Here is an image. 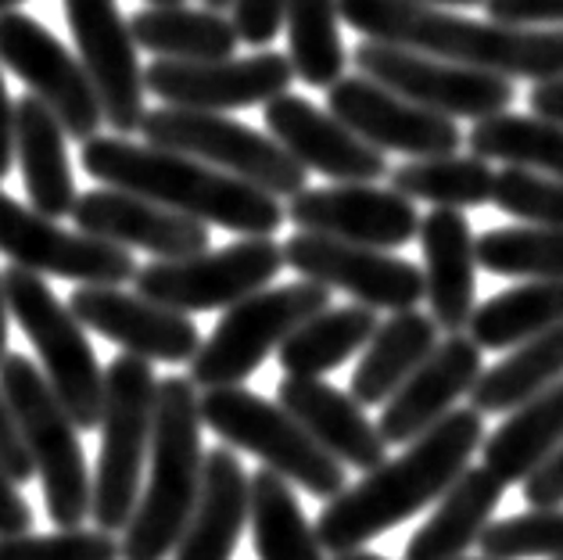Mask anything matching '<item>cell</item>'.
Returning a JSON list of instances; mask_svg holds the SVG:
<instances>
[{"label":"cell","instance_id":"6da1fadb","mask_svg":"<svg viewBox=\"0 0 563 560\" xmlns=\"http://www.w3.org/2000/svg\"><path fill=\"white\" fill-rule=\"evenodd\" d=\"M481 442H485V417L477 409H452L395 460H384L380 468L366 471L363 482L327 499L316 517V539L327 553L338 557L388 536L395 525L442 499L445 488L471 468Z\"/></svg>","mask_w":563,"mask_h":560},{"label":"cell","instance_id":"7a4b0ae2","mask_svg":"<svg viewBox=\"0 0 563 560\" xmlns=\"http://www.w3.org/2000/svg\"><path fill=\"white\" fill-rule=\"evenodd\" d=\"M338 11L341 22L374 44L420 51L503 79L545 84L563 76V25L474 22L417 0H338Z\"/></svg>","mask_w":563,"mask_h":560},{"label":"cell","instance_id":"3957f363","mask_svg":"<svg viewBox=\"0 0 563 560\" xmlns=\"http://www.w3.org/2000/svg\"><path fill=\"white\" fill-rule=\"evenodd\" d=\"M79 166L104 187L130 190L205 227L212 223L244 238H273L287 220L280 198L266 195L263 187L169 147L126 141L119 133H98L79 144Z\"/></svg>","mask_w":563,"mask_h":560},{"label":"cell","instance_id":"277c9868","mask_svg":"<svg viewBox=\"0 0 563 560\" xmlns=\"http://www.w3.org/2000/svg\"><path fill=\"white\" fill-rule=\"evenodd\" d=\"M201 395L190 377L158 381L155 431L147 453V485L130 525L122 528V560H169L201 488Z\"/></svg>","mask_w":563,"mask_h":560},{"label":"cell","instance_id":"5b68a950","mask_svg":"<svg viewBox=\"0 0 563 560\" xmlns=\"http://www.w3.org/2000/svg\"><path fill=\"white\" fill-rule=\"evenodd\" d=\"M0 392H4L22 442L30 449L33 471L44 482L47 517L58 528H84L90 517L93 477L87 471L73 417L51 392L44 371L22 352H8L0 360Z\"/></svg>","mask_w":563,"mask_h":560},{"label":"cell","instance_id":"8992f818","mask_svg":"<svg viewBox=\"0 0 563 560\" xmlns=\"http://www.w3.org/2000/svg\"><path fill=\"white\" fill-rule=\"evenodd\" d=\"M158 377L151 363L122 352L104 366L101 403V453L93 471L90 517L101 531H122L130 525L144 485V463L155 431Z\"/></svg>","mask_w":563,"mask_h":560},{"label":"cell","instance_id":"52a82bcc","mask_svg":"<svg viewBox=\"0 0 563 560\" xmlns=\"http://www.w3.org/2000/svg\"><path fill=\"white\" fill-rule=\"evenodd\" d=\"M4 284L8 312L33 341L40 371H44L51 392L58 395L65 414L73 417L79 431L101 425L104 403V371L98 352L87 341V327L76 320V312L51 292V284L22 266H8L0 273Z\"/></svg>","mask_w":563,"mask_h":560},{"label":"cell","instance_id":"ba28073f","mask_svg":"<svg viewBox=\"0 0 563 560\" xmlns=\"http://www.w3.org/2000/svg\"><path fill=\"white\" fill-rule=\"evenodd\" d=\"M201 425L212 428L230 449H244L316 499H334L349 488L345 463H338L312 435L287 414L241 385L209 388L201 395Z\"/></svg>","mask_w":563,"mask_h":560},{"label":"cell","instance_id":"9c48e42d","mask_svg":"<svg viewBox=\"0 0 563 560\" xmlns=\"http://www.w3.org/2000/svg\"><path fill=\"white\" fill-rule=\"evenodd\" d=\"M331 306V288L316 281H295L280 288H263L219 317L216 331L201 341L190 360V381L195 388H230L249 381L287 334L301 327L316 312Z\"/></svg>","mask_w":563,"mask_h":560},{"label":"cell","instance_id":"30bf717a","mask_svg":"<svg viewBox=\"0 0 563 560\" xmlns=\"http://www.w3.org/2000/svg\"><path fill=\"white\" fill-rule=\"evenodd\" d=\"M141 133L147 144L169 147L216 166L238 180H249L263 187L273 198H295L306 190V169L273 141L244 122L230 119L223 112H195V108H151L141 122Z\"/></svg>","mask_w":563,"mask_h":560},{"label":"cell","instance_id":"8fae6325","mask_svg":"<svg viewBox=\"0 0 563 560\" xmlns=\"http://www.w3.org/2000/svg\"><path fill=\"white\" fill-rule=\"evenodd\" d=\"M284 270V244L273 238H241L219 252L190 259H155L136 270V292L176 312L230 309L263 292Z\"/></svg>","mask_w":563,"mask_h":560},{"label":"cell","instance_id":"7c38bea8","mask_svg":"<svg viewBox=\"0 0 563 560\" xmlns=\"http://www.w3.org/2000/svg\"><path fill=\"white\" fill-rule=\"evenodd\" d=\"M352 62L360 68V76L445 119H488L506 112L517 98L514 84L503 76L452 65L420 51L374 44V40L355 47Z\"/></svg>","mask_w":563,"mask_h":560},{"label":"cell","instance_id":"4fadbf2b","mask_svg":"<svg viewBox=\"0 0 563 560\" xmlns=\"http://www.w3.org/2000/svg\"><path fill=\"white\" fill-rule=\"evenodd\" d=\"M0 65L22 79L25 94L51 108L65 136L79 144L98 136L104 116L87 68L40 19L0 11Z\"/></svg>","mask_w":563,"mask_h":560},{"label":"cell","instance_id":"5bb4252c","mask_svg":"<svg viewBox=\"0 0 563 560\" xmlns=\"http://www.w3.org/2000/svg\"><path fill=\"white\" fill-rule=\"evenodd\" d=\"M0 255L40 277H62L76 284H126L136 263L126 249L90 238L84 230H65L58 220L30 209L0 190Z\"/></svg>","mask_w":563,"mask_h":560},{"label":"cell","instance_id":"9a60e30c","mask_svg":"<svg viewBox=\"0 0 563 560\" xmlns=\"http://www.w3.org/2000/svg\"><path fill=\"white\" fill-rule=\"evenodd\" d=\"M68 30L76 40V58L87 68L101 116L119 136L141 133L144 108V65L136 58V40L122 19L119 0H62Z\"/></svg>","mask_w":563,"mask_h":560},{"label":"cell","instance_id":"2e32d148","mask_svg":"<svg viewBox=\"0 0 563 560\" xmlns=\"http://www.w3.org/2000/svg\"><path fill=\"white\" fill-rule=\"evenodd\" d=\"M284 263L301 273V281H316L331 292L338 288L369 309L402 312L423 303V270L366 244L298 230L284 244Z\"/></svg>","mask_w":563,"mask_h":560},{"label":"cell","instance_id":"e0dca14e","mask_svg":"<svg viewBox=\"0 0 563 560\" xmlns=\"http://www.w3.org/2000/svg\"><path fill=\"white\" fill-rule=\"evenodd\" d=\"M295 68L287 54L258 51L249 58L216 62H166L155 58L144 68V87L169 108L195 112H233V108L269 105L287 94Z\"/></svg>","mask_w":563,"mask_h":560},{"label":"cell","instance_id":"ac0fdd59","mask_svg":"<svg viewBox=\"0 0 563 560\" xmlns=\"http://www.w3.org/2000/svg\"><path fill=\"white\" fill-rule=\"evenodd\" d=\"M327 112L374 144L377 152H398L406 158H438L456 155L463 133L456 119L428 112L413 101L398 98L395 90L374 84L366 76H341L327 87Z\"/></svg>","mask_w":563,"mask_h":560},{"label":"cell","instance_id":"d6986e66","mask_svg":"<svg viewBox=\"0 0 563 560\" xmlns=\"http://www.w3.org/2000/svg\"><path fill=\"white\" fill-rule=\"evenodd\" d=\"M68 309L87 331L147 363H190L201 349V331L187 312L166 309L115 284H79L68 295Z\"/></svg>","mask_w":563,"mask_h":560},{"label":"cell","instance_id":"ffe728a7","mask_svg":"<svg viewBox=\"0 0 563 560\" xmlns=\"http://www.w3.org/2000/svg\"><path fill=\"white\" fill-rule=\"evenodd\" d=\"M287 220L306 234H323L366 249H402L417 238L420 212L406 195L377 184L306 187L287 201Z\"/></svg>","mask_w":563,"mask_h":560},{"label":"cell","instance_id":"44dd1931","mask_svg":"<svg viewBox=\"0 0 563 560\" xmlns=\"http://www.w3.org/2000/svg\"><path fill=\"white\" fill-rule=\"evenodd\" d=\"M266 130L306 173L331 176L338 184H377L391 166L384 152L355 136L327 108H316L298 94H280L266 105Z\"/></svg>","mask_w":563,"mask_h":560},{"label":"cell","instance_id":"7402d4cb","mask_svg":"<svg viewBox=\"0 0 563 560\" xmlns=\"http://www.w3.org/2000/svg\"><path fill=\"white\" fill-rule=\"evenodd\" d=\"M76 227L90 238H101L119 249H141L155 259H190L209 252V227L166 209L158 201L119 187H98L79 195L73 212Z\"/></svg>","mask_w":563,"mask_h":560},{"label":"cell","instance_id":"603a6c76","mask_svg":"<svg viewBox=\"0 0 563 560\" xmlns=\"http://www.w3.org/2000/svg\"><path fill=\"white\" fill-rule=\"evenodd\" d=\"M481 349L471 334H449L438 341L434 352L423 360L413 374L402 381L377 420V428L388 446H409L423 431L434 428L445 414H452L463 395H471L474 381L481 377Z\"/></svg>","mask_w":563,"mask_h":560},{"label":"cell","instance_id":"cb8c5ba5","mask_svg":"<svg viewBox=\"0 0 563 560\" xmlns=\"http://www.w3.org/2000/svg\"><path fill=\"white\" fill-rule=\"evenodd\" d=\"M277 403L345 468L366 474L388 460L380 428L349 392L327 385L323 377H284Z\"/></svg>","mask_w":563,"mask_h":560},{"label":"cell","instance_id":"d4e9b609","mask_svg":"<svg viewBox=\"0 0 563 560\" xmlns=\"http://www.w3.org/2000/svg\"><path fill=\"white\" fill-rule=\"evenodd\" d=\"M423 249V298L431 306L438 331L460 334L474 312L477 295V252L474 230L463 209H431L420 220Z\"/></svg>","mask_w":563,"mask_h":560},{"label":"cell","instance_id":"484cf974","mask_svg":"<svg viewBox=\"0 0 563 560\" xmlns=\"http://www.w3.org/2000/svg\"><path fill=\"white\" fill-rule=\"evenodd\" d=\"M249 482L252 474L230 446L205 453L198 503L173 560H230L238 553V542L249 528Z\"/></svg>","mask_w":563,"mask_h":560},{"label":"cell","instance_id":"4316f807","mask_svg":"<svg viewBox=\"0 0 563 560\" xmlns=\"http://www.w3.org/2000/svg\"><path fill=\"white\" fill-rule=\"evenodd\" d=\"M15 162L22 169V187L30 195V209L62 220L76 205V180L62 122L33 94L15 101Z\"/></svg>","mask_w":563,"mask_h":560},{"label":"cell","instance_id":"83f0119b","mask_svg":"<svg viewBox=\"0 0 563 560\" xmlns=\"http://www.w3.org/2000/svg\"><path fill=\"white\" fill-rule=\"evenodd\" d=\"M503 482L485 463L466 468L434 503L428 521L406 542V560H460L477 546L481 531L492 525V514L503 503Z\"/></svg>","mask_w":563,"mask_h":560},{"label":"cell","instance_id":"f1b7e54d","mask_svg":"<svg viewBox=\"0 0 563 560\" xmlns=\"http://www.w3.org/2000/svg\"><path fill=\"white\" fill-rule=\"evenodd\" d=\"M438 345V323L428 312L402 309L391 320L377 323L374 338L366 341L363 360L352 374V399L360 406H384L402 388V381L417 371Z\"/></svg>","mask_w":563,"mask_h":560},{"label":"cell","instance_id":"f546056e","mask_svg":"<svg viewBox=\"0 0 563 560\" xmlns=\"http://www.w3.org/2000/svg\"><path fill=\"white\" fill-rule=\"evenodd\" d=\"M563 446V381L510 409V417L481 442L485 468L503 485L528 482Z\"/></svg>","mask_w":563,"mask_h":560},{"label":"cell","instance_id":"4dcf8cb0","mask_svg":"<svg viewBox=\"0 0 563 560\" xmlns=\"http://www.w3.org/2000/svg\"><path fill=\"white\" fill-rule=\"evenodd\" d=\"M136 47L166 62H216L238 51V30L212 8L147 4L130 19Z\"/></svg>","mask_w":563,"mask_h":560},{"label":"cell","instance_id":"1f68e13d","mask_svg":"<svg viewBox=\"0 0 563 560\" xmlns=\"http://www.w3.org/2000/svg\"><path fill=\"white\" fill-rule=\"evenodd\" d=\"M377 331V309L369 306H327L301 327H295L277 349L284 377H323L366 349Z\"/></svg>","mask_w":563,"mask_h":560},{"label":"cell","instance_id":"d6a6232c","mask_svg":"<svg viewBox=\"0 0 563 560\" xmlns=\"http://www.w3.org/2000/svg\"><path fill=\"white\" fill-rule=\"evenodd\" d=\"M563 323V281H525L474 306L466 334L477 349H517Z\"/></svg>","mask_w":563,"mask_h":560},{"label":"cell","instance_id":"836d02e7","mask_svg":"<svg viewBox=\"0 0 563 560\" xmlns=\"http://www.w3.org/2000/svg\"><path fill=\"white\" fill-rule=\"evenodd\" d=\"M249 525L258 560H327L291 482L266 468L249 482Z\"/></svg>","mask_w":563,"mask_h":560},{"label":"cell","instance_id":"e575fe53","mask_svg":"<svg viewBox=\"0 0 563 560\" xmlns=\"http://www.w3.org/2000/svg\"><path fill=\"white\" fill-rule=\"evenodd\" d=\"M563 381V323L517 345L510 356L481 371L471 388V409L477 414H510Z\"/></svg>","mask_w":563,"mask_h":560},{"label":"cell","instance_id":"d590c367","mask_svg":"<svg viewBox=\"0 0 563 560\" xmlns=\"http://www.w3.org/2000/svg\"><path fill=\"white\" fill-rule=\"evenodd\" d=\"M463 141L471 144V155L485 162L563 176V122L542 116H517L506 108L499 116L477 119Z\"/></svg>","mask_w":563,"mask_h":560},{"label":"cell","instance_id":"8d00e7d4","mask_svg":"<svg viewBox=\"0 0 563 560\" xmlns=\"http://www.w3.org/2000/svg\"><path fill=\"white\" fill-rule=\"evenodd\" d=\"M284 25L295 76L316 90L334 87L349 65L338 0H284Z\"/></svg>","mask_w":563,"mask_h":560},{"label":"cell","instance_id":"74e56055","mask_svg":"<svg viewBox=\"0 0 563 560\" xmlns=\"http://www.w3.org/2000/svg\"><path fill=\"white\" fill-rule=\"evenodd\" d=\"M391 176V190L409 201H428L434 209H477L492 201L496 173L477 155H438V158H409Z\"/></svg>","mask_w":563,"mask_h":560},{"label":"cell","instance_id":"f35d334b","mask_svg":"<svg viewBox=\"0 0 563 560\" xmlns=\"http://www.w3.org/2000/svg\"><path fill=\"white\" fill-rule=\"evenodd\" d=\"M477 266L514 281H563L560 227H496L474 238Z\"/></svg>","mask_w":563,"mask_h":560},{"label":"cell","instance_id":"ab89813d","mask_svg":"<svg viewBox=\"0 0 563 560\" xmlns=\"http://www.w3.org/2000/svg\"><path fill=\"white\" fill-rule=\"evenodd\" d=\"M477 546L488 560H563V507H539L492 521Z\"/></svg>","mask_w":563,"mask_h":560},{"label":"cell","instance_id":"60d3db41","mask_svg":"<svg viewBox=\"0 0 563 560\" xmlns=\"http://www.w3.org/2000/svg\"><path fill=\"white\" fill-rule=\"evenodd\" d=\"M492 205L499 212L514 216L517 223L563 230V176L506 166L496 173V184H492Z\"/></svg>","mask_w":563,"mask_h":560},{"label":"cell","instance_id":"b9f144b4","mask_svg":"<svg viewBox=\"0 0 563 560\" xmlns=\"http://www.w3.org/2000/svg\"><path fill=\"white\" fill-rule=\"evenodd\" d=\"M0 560H122V546L101 528H62L51 536H0Z\"/></svg>","mask_w":563,"mask_h":560},{"label":"cell","instance_id":"7bdbcfd3","mask_svg":"<svg viewBox=\"0 0 563 560\" xmlns=\"http://www.w3.org/2000/svg\"><path fill=\"white\" fill-rule=\"evenodd\" d=\"M230 22L244 44L269 47L284 25V0H233Z\"/></svg>","mask_w":563,"mask_h":560},{"label":"cell","instance_id":"ee69618b","mask_svg":"<svg viewBox=\"0 0 563 560\" xmlns=\"http://www.w3.org/2000/svg\"><path fill=\"white\" fill-rule=\"evenodd\" d=\"M0 474L15 485H25L36 474L33 460H30V449H25L15 417H11V406L4 399V392H0Z\"/></svg>","mask_w":563,"mask_h":560},{"label":"cell","instance_id":"f6af8a7d","mask_svg":"<svg viewBox=\"0 0 563 560\" xmlns=\"http://www.w3.org/2000/svg\"><path fill=\"white\" fill-rule=\"evenodd\" d=\"M485 8L510 25H563V0H485Z\"/></svg>","mask_w":563,"mask_h":560},{"label":"cell","instance_id":"bcb514c9","mask_svg":"<svg viewBox=\"0 0 563 560\" xmlns=\"http://www.w3.org/2000/svg\"><path fill=\"white\" fill-rule=\"evenodd\" d=\"M525 499L531 503V510L563 503V446L525 482Z\"/></svg>","mask_w":563,"mask_h":560},{"label":"cell","instance_id":"7dc6e473","mask_svg":"<svg viewBox=\"0 0 563 560\" xmlns=\"http://www.w3.org/2000/svg\"><path fill=\"white\" fill-rule=\"evenodd\" d=\"M22 531H33V510L19 485L0 474V536H22Z\"/></svg>","mask_w":563,"mask_h":560},{"label":"cell","instance_id":"c3c4849f","mask_svg":"<svg viewBox=\"0 0 563 560\" xmlns=\"http://www.w3.org/2000/svg\"><path fill=\"white\" fill-rule=\"evenodd\" d=\"M11 162H15V101L0 76V180L11 173Z\"/></svg>","mask_w":563,"mask_h":560},{"label":"cell","instance_id":"681fc988","mask_svg":"<svg viewBox=\"0 0 563 560\" xmlns=\"http://www.w3.org/2000/svg\"><path fill=\"white\" fill-rule=\"evenodd\" d=\"M528 105H531L534 116L563 122V76L545 79V84H534V90L528 94Z\"/></svg>","mask_w":563,"mask_h":560},{"label":"cell","instance_id":"f907efd6","mask_svg":"<svg viewBox=\"0 0 563 560\" xmlns=\"http://www.w3.org/2000/svg\"><path fill=\"white\" fill-rule=\"evenodd\" d=\"M8 298H4V284H0V360L8 356Z\"/></svg>","mask_w":563,"mask_h":560},{"label":"cell","instance_id":"816d5d0a","mask_svg":"<svg viewBox=\"0 0 563 560\" xmlns=\"http://www.w3.org/2000/svg\"><path fill=\"white\" fill-rule=\"evenodd\" d=\"M417 4H428V8H477L485 0H417Z\"/></svg>","mask_w":563,"mask_h":560},{"label":"cell","instance_id":"f5cc1de1","mask_svg":"<svg viewBox=\"0 0 563 560\" xmlns=\"http://www.w3.org/2000/svg\"><path fill=\"white\" fill-rule=\"evenodd\" d=\"M334 560H388L380 553H366V550H349V553H338Z\"/></svg>","mask_w":563,"mask_h":560},{"label":"cell","instance_id":"db71d44e","mask_svg":"<svg viewBox=\"0 0 563 560\" xmlns=\"http://www.w3.org/2000/svg\"><path fill=\"white\" fill-rule=\"evenodd\" d=\"M201 4H205V8H212V11H227V8L233 4V0H201Z\"/></svg>","mask_w":563,"mask_h":560},{"label":"cell","instance_id":"11a10c76","mask_svg":"<svg viewBox=\"0 0 563 560\" xmlns=\"http://www.w3.org/2000/svg\"><path fill=\"white\" fill-rule=\"evenodd\" d=\"M19 4H25V0H0V11H15Z\"/></svg>","mask_w":563,"mask_h":560},{"label":"cell","instance_id":"9f6ffc18","mask_svg":"<svg viewBox=\"0 0 563 560\" xmlns=\"http://www.w3.org/2000/svg\"><path fill=\"white\" fill-rule=\"evenodd\" d=\"M147 4H184V0H147Z\"/></svg>","mask_w":563,"mask_h":560},{"label":"cell","instance_id":"6f0895ef","mask_svg":"<svg viewBox=\"0 0 563 560\" xmlns=\"http://www.w3.org/2000/svg\"><path fill=\"white\" fill-rule=\"evenodd\" d=\"M460 560H466V557H460ZM481 560H488V557H481Z\"/></svg>","mask_w":563,"mask_h":560}]
</instances>
